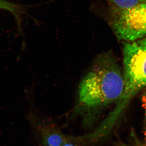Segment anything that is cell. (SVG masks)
Wrapping results in <instances>:
<instances>
[{
	"instance_id": "1",
	"label": "cell",
	"mask_w": 146,
	"mask_h": 146,
	"mask_svg": "<svg viewBox=\"0 0 146 146\" xmlns=\"http://www.w3.org/2000/svg\"><path fill=\"white\" fill-rule=\"evenodd\" d=\"M124 86L123 73L110 53L97 56L82 80L73 115L85 129H93L102 110L116 103Z\"/></svg>"
},
{
	"instance_id": "2",
	"label": "cell",
	"mask_w": 146,
	"mask_h": 146,
	"mask_svg": "<svg viewBox=\"0 0 146 146\" xmlns=\"http://www.w3.org/2000/svg\"><path fill=\"white\" fill-rule=\"evenodd\" d=\"M123 63L124 86L121 96L112 112L104 121L110 129L117 122L131 100L146 86V37L124 42Z\"/></svg>"
},
{
	"instance_id": "3",
	"label": "cell",
	"mask_w": 146,
	"mask_h": 146,
	"mask_svg": "<svg viewBox=\"0 0 146 146\" xmlns=\"http://www.w3.org/2000/svg\"><path fill=\"white\" fill-rule=\"evenodd\" d=\"M108 21L118 39L131 42L146 37V3L119 10L110 7Z\"/></svg>"
},
{
	"instance_id": "4",
	"label": "cell",
	"mask_w": 146,
	"mask_h": 146,
	"mask_svg": "<svg viewBox=\"0 0 146 146\" xmlns=\"http://www.w3.org/2000/svg\"><path fill=\"white\" fill-rule=\"evenodd\" d=\"M34 127L39 146H84L79 137L65 134L57 124L49 119H35Z\"/></svg>"
},
{
	"instance_id": "5",
	"label": "cell",
	"mask_w": 146,
	"mask_h": 146,
	"mask_svg": "<svg viewBox=\"0 0 146 146\" xmlns=\"http://www.w3.org/2000/svg\"><path fill=\"white\" fill-rule=\"evenodd\" d=\"M110 7L123 10L132 8L140 4L146 3V0H106Z\"/></svg>"
},
{
	"instance_id": "6",
	"label": "cell",
	"mask_w": 146,
	"mask_h": 146,
	"mask_svg": "<svg viewBox=\"0 0 146 146\" xmlns=\"http://www.w3.org/2000/svg\"><path fill=\"white\" fill-rule=\"evenodd\" d=\"M0 9L11 12L16 18L18 23L20 25L21 15L24 13L23 7L6 0H0Z\"/></svg>"
},
{
	"instance_id": "7",
	"label": "cell",
	"mask_w": 146,
	"mask_h": 146,
	"mask_svg": "<svg viewBox=\"0 0 146 146\" xmlns=\"http://www.w3.org/2000/svg\"><path fill=\"white\" fill-rule=\"evenodd\" d=\"M142 102L143 107V108L144 110H145L146 122V92L145 94H144L143 96L142 97Z\"/></svg>"
},
{
	"instance_id": "8",
	"label": "cell",
	"mask_w": 146,
	"mask_h": 146,
	"mask_svg": "<svg viewBox=\"0 0 146 146\" xmlns=\"http://www.w3.org/2000/svg\"><path fill=\"white\" fill-rule=\"evenodd\" d=\"M137 146H142L141 145H137Z\"/></svg>"
}]
</instances>
